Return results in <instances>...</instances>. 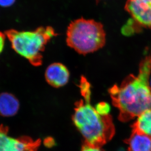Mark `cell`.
Here are the masks:
<instances>
[{"mask_svg":"<svg viewBox=\"0 0 151 151\" xmlns=\"http://www.w3.org/2000/svg\"><path fill=\"white\" fill-rule=\"evenodd\" d=\"M151 55L140 62L138 74H130L121 85L110 88L113 102L119 109L120 117L127 121L151 108Z\"/></svg>","mask_w":151,"mask_h":151,"instance_id":"cell-1","label":"cell"},{"mask_svg":"<svg viewBox=\"0 0 151 151\" xmlns=\"http://www.w3.org/2000/svg\"><path fill=\"white\" fill-rule=\"evenodd\" d=\"M74 125L83 135L86 143L100 146L113 136L114 128L109 116L99 114L90 101H79L73 116Z\"/></svg>","mask_w":151,"mask_h":151,"instance_id":"cell-2","label":"cell"},{"mask_svg":"<svg viewBox=\"0 0 151 151\" xmlns=\"http://www.w3.org/2000/svg\"><path fill=\"white\" fill-rule=\"evenodd\" d=\"M12 47L16 53L28 60L34 67L43 63V52L46 46L58 35L50 26L39 27L33 31L10 29L4 32Z\"/></svg>","mask_w":151,"mask_h":151,"instance_id":"cell-3","label":"cell"},{"mask_svg":"<svg viewBox=\"0 0 151 151\" xmlns=\"http://www.w3.org/2000/svg\"><path fill=\"white\" fill-rule=\"evenodd\" d=\"M106 34L102 23L83 18L70 23L67 30L66 42L82 55L94 52L104 47Z\"/></svg>","mask_w":151,"mask_h":151,"instance_id":"cell-4","label":"cell"},{"mask_svg":"<svg viewBox=\"0 0 151 151\" xmlns=\"http://www.w3.org/2000/svg\"><path fill=\"white\" fill-rule=\"evenodd\" d=\"M40 144V140L29 137H10L8 128L0 125V151H37Z\"/></svg>","mask_w":151,"mask_h":151,"instance_id":"cell-5","label":"cell"},{"mask_svg":"<svg viewBox=\"0 0 151 151\" xmlns=\"http://www.w3.org/2000/svg\"><path fill=\"white\" fill-rule=\"evenodd\" d=\"M124 9L137 24L151 29V0H127Z\"/></svg>","mask_w":151,"mask_h":151,"instance_id":"cell-6","label":"cell"},{"mask_svg":"<svg viewBox=\"0 0 151 151\" xmlns=\"http://www.w3.org/2000/svg\"><path fill=\"white\" fill-rule=\"evenodd\" d=\"M70 76L67 67L58 62L50 65L45 73L46 81L54 88H60L66 85L69 80Z\"/></svg>","mask_w":151,"mask_h":151,"instance_id":"cell-7","label":"cell"},{"mask_svg":"<svg viewBox=\"0 0 151 151\" xmlns=\"http://www.w3.org/2000/svg\"><path fill=\"white\" fill-rule=\"evenodd\" d=\"M20 103L14 95L8 93H0V116L10 117L18 111Z\"/></svg>","mask_w":151,"mask_h":151,"instance_id":"cell-8","label":"cell"},{"mask_svg":"<svg viewBox=\"0 0 151 151\" xmlns=\"http://www.w3.org/2000/svg\"><path fill=\"white\" fill-rule=\"evenodd\" d=\"M129 151H151V137L133 130L128 141Z\"/></svg>","mask_w":151,"mask_h":151,"instance_id":"cell-9","label":"cell"},{"mask_svg":"<svg viewBox=\"0 0 151 151\" xmlns=\"http://www.w3.org/2000/svg\"><path fill=\"white\" fill-rule=\"evenodd\" d=\"M134 130L151 137V108L137 116Z\"/></svg>","mask_w":151,"mask_h":151,"instance_id":"cell-10","label":"cell"},{"mask_svg":"<svg viewBox=\"0 0 151 151\" xmlns=\"http://www.w3.org/2000/svg\"><path fill=\"white\" fill-rule=\"evenodd\" d=\"M90 84L87 79L82 77L80 80V88L82 96L85 99V101H90L91 97Z\"/></svg>","mask_w":151,"mask_h":151,"instance_id":"cell-11","label":"cell"},{"mask_svg":"<svg viewBox=\"0 0 151 151\" xmlns=\"http://www.w3.org/2000/svg\"><path fill=\"white\" fill-rule=\"evenodd\" d=\"M95 109L97 113L102 116H109L111 110L110 105L106 102L99 103Z\"/></svg>","mask_w":151,"mask_h":151,"instance_id":"cell-12","label":"cell"},{"mask_svg":"<svg viewBox=\"0 0 151 151\" xmlns=\"http://www.w3.org/2000/svg\"><path fill=\"white\" fill-rule=\"evenodd\" d=\"M81 151H103L100 149V146L93 145L91 144H88L86 143V144L83 145Z\"/></svg>","mask_w":151,"mask_h":151,"instance_id":"cell-13","label":"cell"},{"mask_svg":"<svg viewBox=\"0 0 151 151\" xmlns=\"http://www.w3.org/2000/svg\"><path fill=\"white\" fill-rule=\"evenodd\" d=\"M16 0H0V6L2 7H9L12 6Z\"/></svg>","mask_w":151,"mask_h":151,"instance_id":"cell-14","label":"cell"},{"mask_svg":"<svg viewBox=\"0 0 151 151\" xmlns=\"http://www.w3.org/2000/svg\"><path fill=\"white\" fill-rule=\"evenodd\" d=\"M6 39V35L4 33L0 32V54H1L4 49Z\"/></svg>","mask_w":151,"mask_h":151,"instance_id":"cell-15","label":"cell"},{"mask_svg":"<svg viewBox=\"0 0 151 151\" xmlns=\"http://www.w3.org/2000/svg\"><path fill=\"white\" fill-rule=\"evenodd\" d=\"M149 84H150V87L151 88V79H150V81H149Z\"/></svg>","mask_w":151,"mask_h":151,"instance_id":"cell-16","label":"cell"},{"mask_svg":"<svg viewBox=\"0 0 151 151\" xmlns=\"http://www.w3.org/2000/svg\"><path fill=\"white\" fill-rule=\"evenodd\" d=\"M100 0H96V3H99V1H100Z\"/></svg>","mask_w":151,"mask_h":151,"instance_id":"cell-17","label":"cell"}]
</instances>
